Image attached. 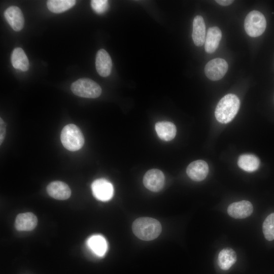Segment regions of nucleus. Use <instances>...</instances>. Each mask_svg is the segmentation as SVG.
I'll return each instance as SVG.
<instances>
[{"label":"nucleus","instance_id":"obj_1","mask_svg":"<svg viewBox=\"0 0 274 274\" xmlns=\"http://www.w3.org/2000/svg\"><path fill=\"white\" fill-rule=\"evenodd\" d=\"M136 236L143 241H151L157 238L161 232L160 223L156 219L141 217L135 220L132 226Z\"/></svg>","mask_w":274,"mask_h":274},{"label":"nucleus","instance_id":"obj_2","mask_svg":"<svg viewBox=\"0 0 274 274\" xmlns=\"http://www.w3.org/2000/svg\"><path fill=\"white\" fill-rule=\"evenodd\" d=\"M240 106V101L236 95L228 94L223 97L218 103L215 115L217 120L225 124L230 122L237 114Z\"/></svg>","mask_w":274,"mask_h":274},{"label":"nucleus","instance_id":"obj_3","mask_svg":"<svg viewBox=\"0 0 274 274\" xmlns=\"http://www.w3.org/2000/svg\"><path fill=\"white\" fill-rule=\"evenodd\" d=\"M60 140L63 147L71 151L80 150L84 144V138L81 130L74 124H67L62 128Z\"/></svg>","mask_w":274,"mask_h":274},{"label":"nucleus","instance_id":"obj_4","mask_svg":"<svg viewBox=\"0 0 274 274\" xmlns=\"http://www.w3.org/2000/svg\"><path fill=\"white\" fill-rule=\"evenodd\" d=\"M71 88L74 94L82 97L95 98L101 93L100 86L88 78L78 79L72 83Z\"/></svg>","mask_w":274,"mask_h":274},{"label":"nucleus","instance_id":"obj_5","mask_svg":"<svg viewBox=\"0 0 274 274\" xmlns=\"http://www.w3.org/2000/svg\"><path fill=\"white\" fill-rule=\"evenodd\" d=\"M266 21L260 12L253 10L246 16L244 21V28L248 35L251 37L261 36L265 31Z\"/></svg>","mask_w":274,"mask_h":274},{"label":"nucleus","instance_id":"obj_6","mask_svg":"<svg viewBox=\"0 0 274 274\" xmlns=\"http://www.w3.org/2000/svg\"><path fill=\"white\" fill-rule=\"evenodd\" d=\"M228 63L222 58H217L209 61L204 67L206 76L212 81L222 79L228 70Z\"/></svg>","mask_w":274,"mask_h":274},{"label":"nucleus","instance_id":"obj_7","mask_svg":"<svg viewBox=\"0 0 274 274\" xmlns=\"http://www.w3.org/2000/svg\"><path fill=\"white\" fill-rule=\"evenodd\" d=\"M91 190L94 196L102 201L111 199L114 193L112 184L104 179H99L94 181L91 184Z\"/></svg>","mask_w":274,"mask_h":274},{"label":"nucleus","instance_id":"obj_8","mask_svg":"<svg viewBox=\"0 0 274 274\" xmlns=\"http://www.w3.org/2000/svg\"><path fill=\"white\" fill-rule=\"evenodd\" d=\"M164 174L158 169L149 170L143 178V183L145 187L153 192L160 191L164 186Z\"/></svg>","mask_w":274,"mask_h":274},{"label":"nucleus","instance_id":"obj_9","mask_svg":"<svg viewBox=\"0 0 274 274\" xmlns=\"http://www.w3.org/2000/svg\"><path fill=\"white\" fill-rule=\"evenodd\" d=\"M253 211L252 203L247 200H242L230 204L227 208L228 215L236 219H244L250 216Z\"/></svg>","mask_w":274,"mask_h":274},{"label":"nucleus","instance_id":"obj_10","mask_svg":"<svg viewBox=\"0 0 274 274\" xmlns=\"http://www.w3.org/2000/svg\"><path fill=\"white\" fill-rule=\"evenodd\" d=\"M186 173L188 177L192 180L201 181L207 176L209 173V166L204 160L194 161L187 166Z\"/></svg>","mask_w":274,"mask_h":274},{"label":"nucleus","instance_id":"obj_11","mask_svg":"<svg viewBox=\"0 0 274 274\" xmlns=\"http://www.w3.org/2000/svg\"><path fill=\"white\" fill-rule=\"evenodd\" d=\"M5 17L15 31L21 30L24 26V19L23 13L17 6H10L4 12Z\"/></svg>","mask_w":274,"mask_h":274},{"label":"nucleus","instance_id":"obj_12","mask_svg":"<svg viewBox=\"0 0 274 274\" xmlns=\"http://www.w3.org/2000/svg\"><path fill=\"white\" fill-rule=\"evenodd\" d=\"M95 66L98 74L101 77L110 75L112 70V62L109 53L104 49L99 50L96 55Z\"/></svg>","mask_w":274,"mask_h":274},{"label":"nucleus","instance_id":"obj_13","mask_svg":"<svg viewBox=\"0 0 274 274\" xmlns=\"http://www.w3.org/2000/svg\"><path fill=\"white\" fill-rule=\"evenodd\" d=\"M47 191L52 197L59 200H65L71 195L69 186L64 182L56 181L51 182L47 187Z\"/></svg>","mask_w":274,"mask_h":274},{"label":"nucleus","instance_id":"obj_14","mask_svg":"<svg viewBox=\"0 0 274 274\" xmlns=\"http://www.w3.org/2000/svg\"><path fill=\"white\" fill-rule=\"evenodd\" d=\"M206 33V24L203 17L200 15L196 16L193 21L192 37L196 46H201L204 43Z\"/></svg>","mask_w":274,"mask_h":274},{"label":"nucleus","instance_id":"obj_15","mask_svg":"<svg viewBox=\"0 0 274 274\" xmlns=\"http://www.w3.org/2000/svg\"><path fill=\"white\" fill-rule=\"evenodd\" d=\"M38 219L32 213L19 214L16 218L15 226L19 231H30L37 226Z\"/></svg>","mask_w":274,"mask_h":274},{"label":"nucleus","instance_id":"obj_16","mask_svg":"<svg viewBox=\"0 0 274 274\" xmlns=\"http://www.w3.org/2000/svg\"><path fill=\"white\" fill-rule=\"evenodd\" d=\"M222 38V32L217 26L209 28L204 42V49L206 52L212 53L217 49Z\"/></svg>","mask_w":274,"mask_h":274},{"label":"nucleus","instance_id":"obj_17","mask_svg":"<svg viewBox=\"0 0 274 274\" xmlns=\"http://www.w3.org/2000/svg\"><path fill=\"white\" fill-rule=\"evenodd\" d=\"M90 250L98 256H103L107 251L108 245L106 239L101 235H93L87 241Z\"/></svg>","mask_w":274,"mask_h":274},{"label":"nucleus","instance_id":"obj_18","mask_svg":"<svg viewBox=\"0 0 274 274\" xmlns=\"http://www.w3.org/2000/svg\"><path fill=\"white\" fill-rule=\"evenodd\" d=\"M155 129L158 136L165 141L173 140L177 132L175 124L168 121L157 122L155 125Z\"/></svg>","mask_w":274,"mask_h":274},{"label":"nucleus","instance_id":"obj_19","mask_svg":"<svg viewBox=\"0 0 274 274\" xmlns=\"http://www.w3.org/2000/svg\"><path fill=\"white\" fill-rule=\"evenodd\" d=\"M236 258V253L233 249H223L218 254V265L222 270H228L235 263Z\"/></svg>","mask_w":274,"mask_h":274},{"label":"nucleus","instance_id":"obj_20","mask_svg":"<svg viewBox=\"0 0 274 274\" xmlns=\"http://www.w3.org/2000/svg\"><path fill=\"white\" fill-rule=\"evenodd\" d=\"M11 63L13 66L22 71H26L29 67L28 58L23 49L21 48H15L11 57Z\"/></svg>","mask_w":274,"mask_h":274},{"label":"nucleus","instance_id":"obj_21","mask_svg":"<svg viewBox=\"0 0 274 274\" xmlns=\"http://www.w3.org/2000/svg\"><path fill=\"white\" fill-rule=\"evenodd\" d=\"M238 166L242 169L249 172L257 170L260 165V160L255 155L253 154H243L238 159Z\"/></svg>","mask_w":274,"mask_h":274},{"label":"nucleus","instance_id":"obj_22","mask_svg":"<svg viewBox=\"0 0 274 274\" xmlns=\"http://www.w3.org/2000/svg\"><path fill=\"white\" fill-rule=\"evenodd\" d=\"M76 3L74 0H49L47 2V6L51 12L60 13L72 8Z\"/></svg>","mask_w":274,"mask_h":274},{"label":"nucleus","instance_id":"obj_23","mask_svg":"<svg viewBox=\"0 0 274 274\" xmlns=\"http://www.w3.org/2000/svg\"><path fill=\"white\" fill-rule=\"evenodd\" d=\"M265 238L271 241L274 239V213L268 215L265 219L262 226Z\"/></svg>","mask_w":274,"mask_h":274},{"label":"nucleus","instance_id":"obj_24","mask_svg":"<svg viewBox=\"0 0 274 274\" xmlns=\"http://www.w3.org/2000/svg\"><path fill=\"white\" fill-rule=\"evenodd\" d=\"M91 6L96 13L102 14L108 10L109 3L106 0H92L91 1Z\"/></svg>","mask_w":274,"mask_h":274},{"label":"nucleus","instance_id":"obj_25","mask_svg":"<svg viewBox=\"0 0 274 274\" xmlns=\"http://www.w3.org/2000/svg\"><path fill=\"white\" fill-rule=\"evenodd\" d=\"M6 125L2 118H0V144L3 142L6 132Z\"/></svg>","mask_w":274,"mask_h":274},{"label":"nucleus","instance_id":"obj_26","mask_svg":"<svg viewBox=\"0 0 274 274\" xmlns=\"http://www.w3.org/2000/svg\"><path fill=\"white\" fill-rule=\"evenodd\" d=\"M215 2L220 5L223 6H229L231 4L233 1L231 0H216Z\"/></svg>","mask_w":274,"mask_h":274}]
</instances>
